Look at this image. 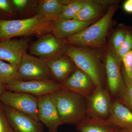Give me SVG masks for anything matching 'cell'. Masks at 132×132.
Wrapping results in <instances>:
<instances>
[{
    "label": "cell",
    "instance_id": "8fae6325",
    "mask_svg": "<svg viewBox=\"0 0 132 132\" xmlns=\"http://www.w3.org/2000/svg\"><path fill=\"white\" fill-rule=\"evenodd\" d=\"M10 124L14 132H44L40 121L9 107H3Z\"/></svg>",
    "mask_w": 132,
    "mask_h": 132
},
{
    "label": "cell",
    "instance_id": "52a82bcc",
    "mask_svg": "<svg viewBox=\"0 0 132 132\" xmlns=\"http://www.w3.org/2000/svg\"><path fill=\"white\" fill-rule=\"evenodd\" d=\"M18 71L21 80H53L45 61L27 53L22 57Z\"/></svg>",
    "mask_w": 132,
    "mask_h": 132
},
{
    "label": "cell",
    "instance_id": "4316f807",
    "mask_svg": "<svg viewBox=\"0 0 132 132\" xmlns=\"http://www.w3.org/2000/svg\"><path fill=\"white\" fill-rule=\"evenodd\" d=\"M127 33L125 30L120 29L116 31L112 39V43L116 53L118 51L125 40Z\"/></svg>",
    "mask_w": 132,
    "mask_h": 132
},
{
    "label": "cell",
    "instance_id": "7402d4cb",
    "mask_svg": "<svg viewBox=\"0 0 132 132\" xmlns=\"http://www.w3.org/2000/svg\"><path fill=\"white\" fill-rule=\"evenodd\" d=\"M89 1H63L64 4L63 11L57 19L60 20H71L74 18L81 9L89 2Z\"/></svg>",
    "mask_w": 132,
    "mask_h": 132
},
{
    "label": "cell",
    "instance_id": "83f0119b",
    "mask_svg": "<svg viewBox=\"0 0 132 132\" xmlns=\"http://www.w3.org/2000/svg\"><path fill=\"white\" fill-rule=\"evenodd\" d=\"M121 60L123 61L124 64L125 72V76L126 77L128 75L132 64V50L125 55Z\"/></svg>",
    "mask_w": 132,
    "mask_h": 132
},
{
    "label": "cell",
    "instance_id": "8992f818",
    "mask_svg": "<svg viewBox=\"0 0 132 132\" xmlns=\"http://www.w3.org/2000/svg\"><path fill=\"white\" fill-rule=\"evenodd\" d=\"M5 105L26 114L36 120L38 118V99L32 95L6 90L0 97Z\"/></svg>",
    "mask_w": 132,
    "mask_h": 132
},
{
    "label": "cell",
    "instance_id": "6da1fadb",
    "mask_svg": "<svg viewBox=\"0 0 132 132\" xmlns=\"http://www.w3.org/2000/svg\"><path fill=\"white\" fill-rule=\"evenodd\" d=\"M56 20L36 15L20 20L0 19V41L16 36L52 32Z\"/></svg>",
    "mask_w": 132,
    "mask_h": 132
},
{
    "label": "cell",
    "instance_id": "44dd1931",
    "mask_svg": "<svg viewBox=\"0 0 132 132\" xmlns=\"http://www.w3.org/2000/svg\"><path fill=\"white\" fill-rule=\"evenodd\" d=\"M18 67L0 60V82L6 85L15 80H21Z\"/></svg>",
    "mask_w": 132,
    "mask_h": 132
},
{
    "label": "cell",
    "instance_id": "ba28073f",
    "mask_svg": "<svg viewBox=\"0 0 132 132\" xmlns=\"http://www.w3.org/2000/svg\"><path fill=\"white\" fill-rule=\"evenodd\" d=\"M65 44L53 34L47 33L33 43L30 48V53L46 61L66 53L67 47Z\"/></svg>",
    "mask_w": 132,
    "mask_h": 132
},
{
    "label": "cell",
    "instance_id": "cb8c5ba5",
    "mask_svg": "<svg viewBox=\"0 0 132 132\" xmlns=\"http://www.w3.org/2000/svg\"><path fill=\"white\" fill-rule=\"evenodd\" d=\"M120 95L119 101L132 111V84H126Z\"/></svg>",
    "mask_w": 132,
    "mask_h": 132
},
{
    "label": "cell",
    "instance_id": "4fadbf2b",
    "mask_svg": "<svg viewBox=\"0 0 132 132\" xmlns=\"http://www.w3.org/2000/svg\"><path fill=\"white\" fill-rule=\"evenodd\" d=\"M61 85L62 89L76 93L86 99L97 87L91 78L79 69L73 72Z\"/></svg>",
    "mask_w": 132,
    "mask_h": 132
},
{
    "label": "cell",
    "instance_id": "2e32d148",
    "mask_svg": "<svg viewBox=\"0 0 132 132\" xmlns=\"http://www.w3.org/2000/svg\"><path fill=\"white\" fill-rule=\"evenodd\" d=\"M107 122L119 129H132V111L119 101L113 102Z\"/></svg>",
    "mask_w": 132,
    "mask_h": 132
},
{
    "label": "cell",
    "instance_id": "603a6c76",
    "mask_svg": "<svg viewBox=\"0 0 132 132\" xmlns=\"http://www.w3.org/2000/svg\"><path fill=\"white\" fill-rule=\"evenodd\" d=\"M132 50V34L127 32L122 45L116 52V55L120 60H122L125 55Z\"/></svg>",
    "mask_w": 132,
    "mask_h": 132
},
{
    "label": "cell",
    "instance_id": "5b68a950",
    "mask_svg": "<svg viewBox=\"0 0 132 132\" xmlns=\"http://www.w3.org/2000/svg\"><path fill=\"white\" fill-rule=\"evenodd\" d=\"M5 86L6 90L26 93L36 97L51 94L62 89L61 84L54 80H15Z\"/></svg>",
    "mask_w": 132,
    "mask_h": 132
},
{
    "label": "cell",
    "instance_id": "9a60e30c",
    "mask_svg": "<svg viewBox=\"0 0 132 132\" xmlns=\"http://www.w3.org/2000/svg\"><path fill=\"white\" fill-rule=\"evenodd\" d=\"M94 20L80 21L71 19L55 21L52 33L56 38L61 40L71 37L89 27Z\"/></svg>",
    "mask_w": 132,
    "mask_h": 132
},
{
    "label": "cell",
    "instance_id": "484cf974",
    "mask_svg": "<svg viewBox=\"0 0 132 132\" xmlns=\"http://www.w3.org/2000/svg\"><path fill=\"white\" fill-rule=\"evenodd\" d=\"M0 132H14L11 127L4 108L0 105Z\"/></svg>",
    "mask_w": 132,
    "mask_h": 132
},
{
    "label": "cell",
    "instance_id": "d6986e66",
    "mask_svg": "<svg viewBox=\"0 0 132 132\" xmlns=\"http://www.w3.org/2000/svg\"><path fill=\"white\" fill-rule=\"evenodd\" d=\"M63 1L44 0L40 1L36 7V15L57 19L63 11Z\"/></svg>",
    "mask_w": 132,
    "mask_h": 132
},
{
    "label": "cell",
    "instance_id": "e0dca14e",
    "mask_svg": "<svg viewBox=\"0 0 132 132\" xmlns=\"http://www.w3.org/2000/svg\"><path fill=\"white\" fill-rule=\"evenodd\" d=\"M45 61L53 79L60 84L68 78L73 68V62L71 59L61 56Z\"/></svg>",
    "mask_w": 132,
    "mask_h": 132
},
{
    "label": "cell",
    "instance_id": "7c38bea8",
    "mask_svg": "<svg viewBox=\"0 0 132 132\" xmlns=\"http://www.w3.org/2000/svg\"><path fill=\"white\" fill-rule=\"evenodd\" d=\"M28 46L29 40L27 39L0 41V60L18 67Z\"/></svg>",
    "mask_w": 132,
    "mask_h": 132
},
{
    "label": "cell",
    "instance_id": "9c48e42d",
    "mask_svg": "<svg viewBox=\"0 0 132 132\" xmlns=\"http://www.w3.org/2000/svg\"><path fill=\"white\" fill-rule=\"evenodd\" d=\"M87 116L106 120L111 114L112 102L108 91L101 85L95 88L86 99Z\"/></svg>",
    "mask_w": 132,
    "mask_h": 132
},
{
    "label": "cell",
    "instance_id": "277c9868",
    "mask_svg": "<svg viewBox=\"0 0 132 132\" xmlns=\"http://www.w3.org/2000/svg\"><path fill=\"white\" fill-rule=\"evenodd\" d=\"M66 53L79 69L91 78L96 86L101 85L98 62L92 52L82 48L71 46L67 48Z\"/></svg>",
    "mask_w": 132,
    "mask_h": 132
},
{
    "label": "cell",
    "instance_id": "5bb4252c",
    "mask_svg": "<svg viewBox=\"0 0 132 132\" xmlns=\"http://www.w3.org/2000/svg\"><path fill=\"white\" fill-rule=\"evenodd\" d=\"M120 60L112 52L108 53L106 60V71L109 89L111 94H120L125 87L120 69Z\"/></svg>",
    "mask_w": 132,
    "mask_h": 132
},
{
    "label": "cell",
    "instance_id": "4dcf8cb0",
    "mask_svg": "<svg viewBox=\"0 0 132 132\" xmlns=\"http://www.w3.org/2000/svg\"><path fill=\"white\" fill-rule=\"evenodd\" d=\"M125 79L126 85L132 84V62L128 75L125 77Z\"/></svg>",
    "mask_w": 132,
    "mask_h": 132
},
{
    "label": "cell",
    "instance_id": "f546056e",
    "mask_svg": "<svg viewBox=\"0 0 132 132\" xmlns=\"http://www.w3.org/2000/svg\"><path fill=\"white\" fill-rule=\"evenodd\" d=\"M124 10L129 13H132V0L126 1L123 6Z\"/></svg>",
    "mask_w": 132,
    "mask_h": 132
},
{
    "label": "cell",
    "instance_id": "ffe728a7",
    "mask_svg": "<svg viewBox=\"0 0 132 132\" xmlns=\"http://www.w3.org/2000/svg\"><path fill=\"white\" fill-rule=\"evenodd\" d=\"M101 4L98 2L89 1L85 6L80 10L73 20L80 21H90L100 15L102 12Z\"/></svg>",
    "mask_w": 132,
    "mask_h": 132
},
{
    "label": "cell",
    "instance_id": "ac0fdd59",
    "mask_svg": "<svg viewBox=\"0 0 132 132\" xmlns=\"http://www.w3.org/2000/svg\"><path fill=\"white\" fill-rule=\"evenodd\" d=\"M76 126L77 130L81 132H116L119 129L106 120L92 118L88 116Z\"/></svg>",
    "mask_w": 132,
    "mask_h": 132
},
{
    "label": "cell",
    "instance_id": "d6a6232c",
    "mask_svg": "<svg viewBox=\"0 0 132 132\" xmlns=\"http://www.w3.org/2000/svg\"><path fill=\"white\" fill-rule=\"evenodd\" d=\"M116 132H132V129H122L119 128Z\"/></svg>",
    "mask_w": 132,
    "mask_h": 132
},
{
    "label": "cell",
    "instance_id": "3957f363",
    "mask_svg": "<svg viewBox=\"0 0 132 132\" xmlns=\"http://www.w3.org/2000/svg\"><path fill=\"white\" fill-rule=\"evenodd\" d=\"M118 7L112 5L98 21L80 32L62 40L65 44L80 46L100 47L103 45Z\"/></svg>",
    "mask_w": 132,
    "mask_h": 132
},
{
    "label": "cell",
    "instance_id": "30bf717a",
    "mask_svg": "<svg viewBox=\"0 0 132 132\" xmlns=\"http://www.w3.org/2000/svg\"><path fill=\"white\" fill-rule=\"evenodd\" d=\"M39 120L48 128L49 132H58V128L63 123L51 94L37 97Z\"/></svg>",
    "mask_w": 132,
    "mask_h": 132
},
{
    "label": "cell",
    "instance_id": "7a4b0ae2",
    "mask_svg": "<svg viewBox=\"0 0 132 132\" xmlns=\"http://www.w3.org/2000/svg\"><path fill=\"white\" fill-rule=\"evenodd\" d=\"M51 95L63 124L76 125L87 116L86 99L80 95L61 89Z\"/></svg>",
    "mask_w": 132,
    "mask_h": 132
},
{
    "label": "cell",
    "instance_id": "1f68e13d",
    "mask_svg": "<svg viewBox=\"0 0 132 132\" xmlns=\"http://www.w3.org/2000/svg\"><path fill=\"white\" fill-rule=\"evenodd\" d=\"M6 90L5 85L0 82V97Z\"/></svg>",
    "mask_w": 132,
    "mask_h": 132
},
{
    "label": "cell",
    "instance_id": "f1b7e54d",
    "mask_svg": "<svg viewBox=\"0 0 132 132\" xmlns=\"http://www.w3.org/2000/svg\"><path fill=\"white\" fill-rule=\"evenodd\" d=\"M12 3L15 9L20 11L26 9L31 1L28 0H12Z\"/></svg>",
    "mask_w": 132,
    "mask_h": 132
},
{
    "label": "cell",
    "instance_id": "d4e9b609",
    "mask_svg": "<svg viewBox=\"0 0 132 132\" xmlns=\"http://www.w3.org/2000/svg\"><path fill=\"white\" fill-rule=\"evenodd\" d=\"M14 9L12 1L0 0V15L12 16L14 14Z\"/></svg>",
    "mask_w": 132,
    "mask_h": 132
}]
</instances>
